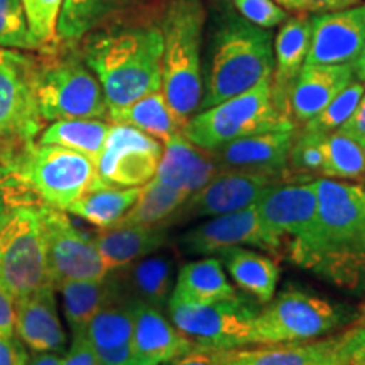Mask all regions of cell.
Masks as SVG:
<instances>
[{"label": "cell", "instance_id": "cell-49", "mask_svg": "<svg viewBox=\"0 0 365 365\" xmlns=\"http://www.w3.org/2000/svg\"><path fill=\"white\" fill-rule=\"evenodd\" d=\"M16 335V314H14V301L6 291L0 287V336Z\"/></svg>", "mask_w": 365, "mask_h": 365}, {"label": "cell", "instance_id": "cell-55", "mask_svg": "<svg viewBox=\"0 0 365 365\" xmlns=\"http://www.w3.org/2000/svg\"><path fill=\"white\" fill-rule=\"evenodd\" d=\"M355 365H365V362H362V364H355Z\"/></svg>", "mask_w": 365, "mask_h": 365}, {"label": "cell", "instance_id": "cell-46", "mask_svg": "<svg viewBox=\"0 0 365 365\" xmlns=\"http://www.w3.org/2000/svg\"><path fill=\"white\" fill-rule=\"evenodd\" d=\"M61 365H97L95 352L91 349L85 330L73 333V341L68 354L63 357Z\"/></svg>", "mask_w": 365, "mask_h": 365}, {"label": "cell", "instance_id": "cell-25", "mask_svg": "<svg viewBox=\"0 0 365 365\" xmlns=\"http://www.w3.org/2000/svg\"><path fill=\"white\" fill-rule=\"evenodd\" d=\"M309 43H312V17L308 14L287 17L274 41L272 95L284 110L286 91L307 63Z\"/></svg>", "mask_w": 365, "mask_h": 365}, {"label": "cell", "instance_id": "cell-43", "mask_svg": "<svg viewBox=\"0 0 365 365\" xmlns=\"http://www.w3.org/2000/svg\"><path fill=\"white\" fill-rule=\"evenodd\" d=\"M336 354L344 365L365 362V325L357 323L354 328L335 336Z\"/></svg>", "mask_w": 365, "mask_h": 365}, {"label": "cell", "instance_id": "cell-16", "mask_svg": "<svg viewBox=\"0 0 365 365\" xmlns=\"http://www.w3.org/2000/svg\"><path fill=\"white\" fill-rule=\"evenodd\" d=\"M181 247L188 254H217L228 247H259L267 252H279L284 242L267 230L255 205L239 212L212 217L190 228L181 237Z\"/></svg>", "mask_w": 365, "mask_h": 365}, {"label": "cell", "instance_id": "cell-12", "mask_svg": "<svg viewBox=\"0 0 365 365\" xmlns=\"http://www.w3.org/2000/svg\"><path fill=\"white\" fill-rule=\"evenodd\" d=\"M255 208L272 235L289 240V257L298 264L317 239V181L277 182L261 196Z\"/></svg>", "mask_w": 365, "mask_h": 365}, {"label": "cell", "instance_id": "cell-53", "mask_svg": "<svg viewBox=\"0 0 365 365\" xmlns=\"http://www.w3.org/2000/svg\"><path fill=\"white\" fill-rule=\"evenodd\" d=\"M225 365H239V364H237V360H235V354H234V357L228 360V362H227Z\"/></svg>", "mask_w": 365, "mask_h": 365}, {"label": "cell", "instance_id": "cell-54", "mask_svg": "<svg viewBox=\"0 0 365 365\" xmlns=\"http://www.w3.org/2000/svg\"><path fill=\"white\" fill-rule=\"evenodd\" d=\"M137 365H154V364H137Z\"/></svg>", "mask_w": 365, "mask_h": 365}, {"label": "cell", "instance_id": "cell-36", "mask_svg": "<svg viewBox=\"0 0 365 365\" xmlns=\"http://www.w3.org/2000/svg\"><path fill=\"white\" fill-rule=\"evenodd\" d=\"M322 178L364 181V145L341 130L328 134L325 139V170H323Z\"/></svg>", "mask_w": 365, "mask_h": 365}, {"label": "cell", "instance_id": "cell-6", "mask_svg": "<svg viewBox=\"0 0 365 365\" xmlns=\"http://www.w3.org/2000/svg\"><path fill=\"white\" fill-rule=\"evenodd\" d=\"M12 163L29 188L48 207L63 210L98 188L95 161L76 150L31 140L11 144Z\"/></svg>", "mask_w": 365, "mask_h": 365}, {"label": "cell", "instance_id": "cell-31", "mask_svg": "<svg viewBox=\"0 0 365 365\" xmlns=\"http://www.w3.org/2000/svg\"><path fill=\"white\" fill-rule=\"evenodd\" d=\"M63 294V309L71 331H83L91 318L108 304L117 303L118 289L113 279L65 281L58 286Z\"/></svg>", "mask_w": 365, "mask_h": 365}, {"label": "cell", "instance_id": "cell-13", "mask_svg": "<svg viewBox=\"0 0 365 365\" xmlns=\"http://www.w3.org/2000/svg\"><path fill=\"white\" fill-rule=\"evenodd\" d=\"M39 213L46 262L54 287L65 281H102L107 277L110 271L93 240L86 239L63 210L43 205Z\"/></svg>", "mask_w": 365, "mask_h": 365}, {"label": "cell", "instance_id": "cell-5", "mask_svg": "<svg viewBox=\"0 0 365 365\" xmlns=\"http://www.w3.org/2000/svg\"><path fill=\"white\" fill-rule=\"evenodd\" d=\"M294 122L272 95L271 80L193 113L182 134L205 150H217L232 140L261 132L294 129Z\"/></svg>", "mask_w": 365, "mask_h": 365}, {"label": "cell", "instance_id": "cell-41", "mask_svg": "<svg viewBox=\"0 0 365 365\" xmlns=\"http://www.w3.org/2000/svg\"><path fill=\"white\" fill-rule=\"evenodd\" d=\"M325 134L303 129L299 135H294L289 150V166L301 175H319L325 170Z\"/></svg>", "mask_w": 365, "mask_h": 365}, {"label": "cell", "instance_id": "cell-48", "mask_svg": "<svg viewBox=\"0 0 365 365\" xmlns=\"http://www.w3.org/2000/svg\"><path fill=\"white\" fill-rule=\"evenodd\" d=\"M339 130L345 132L346 135H350L352 139H355L357 143L364 145L365 143V91L362 98H360L357 108H355L349 120H346Z\"/></svg>", "mask_w": 365, "mask_h": 365}, {"label": "cell", "instance_id": "cell-44", "mask_svg": "<svg viewBox=\"0 0 365 365\" xmlns=\"http://www.w3.org/2000/svg\"><path fill=\"white\" fill-rule=\"evenodd\" d=\"M235 350L208 349V346L195 345L188 352L168 360L163 365H225L234 357Z\"/></svg>", "mask_w": 365, "mask_h": 365}, {"label": "cell", "instance_id": "cell-15", "mask_svg": "<svg viewBox=\"0 0 365 365\" xmlns=\"http://www.w3.org/2000/svg\"><path fill=\"white\" fill-rule=\"evenodd\" d=\"M277 182H282L281 178L262 173L222 170L207 186L181 205L170 223L212 218L252 207Z\"/></svg>", "mask_w": 365, "mask_h": 365}, {"label": "cell", "instance_id": "cell-22", "mask_svg": "<svg viewBox=\"0 0 365 365\" xmlns=\"http://www.w3.org/2000/svg\"><path fill=\"white\" fill-rule=\"evenodd\" d=\"M132 349L137 364L163 365L195 346L159 308L145 303H132Z\"/></svg>", "mask_w": 365, "mask_h": 365}, {"label": "cell", "instance_id": "cell-40", "mask_svg": "<svg viewBox=\"0 0 365 365\" xmlns=\"http://www.w3.org/2000/svg\"><path fill=\"white\" fill-rule=\"evenodd\" d=\"M0 46L19 51H43L31 34L21 0H0Z\"/></svg>", "mask_w": 365, "mask_h": 365}, {"label": "cell", "instance_id": "cell-38", "mask_svg": "<svg viewBox=\"0 0 365 365\" xmlns=\"http://www.w3.org/2000/svg\"><path fill=\"white\" fill-rule=\"evenodd\" d=\"M364 91L365 83L359 80H354L352 83L346 85L317 117H313L312 120L307 122V124L303 125V129L319 132V134L325 135L339 130L340 127L349 120L355 108H357Z\"/></svg>", "mask_w": 365, "mask_h": 365}, {"label": "cell", "instance_id": "cell-42", "mask_svg": "<svg viewBox=\"0 0 365 365\" xmlns=\"http://www.w3.org/2000/svg\"><path fill=\"white\" fill-rule=\"evenodd\" d=\"M232 2L245 21L264 29L281 26L289 17V12L277 6L274 0H232Z\"/></svg>", "mask_w": 365, "mask_h": 365}, {"label": "cell", "instance_id": "cell-39", "mask_svg": "<svg viewBox=\"0 0 365 365\" xmlns=\"http://www.w3.org/2000/svg\"><path fill=\"white\" fill-rule=\"evenodd\" d=\"M31 34L43 51H54L58 39V21L65 0H21Z\"/></svg>", "mask_w": 365, "mask_h": 365}, {"label": "cell", "instance_id": "cell-37", "mask_svg": "<svg viewBox=\"0 0 365 365\" xmlns=\"http://www.w3.org/2000/svg\"><path fill=\"white\" fill-rule=\"evenodd\" d=\"M39 205H43L41 200L14 166L11 144L0 143V220L16 208Z\"/></svg>", "mask_w": 365, "mask_h": 365}, {"label": "cell", "instance_id": "cell-10", "mask_svg": "<svg viewBox=\"0 0 365 365\" xmlns=\"http://www.w3.org/2000/svg\"><path fill=\"white\" fill-rule=\"evenodd\" d=\"M166 307L173 325L195 345L237 350L254 344V322L259 309L244 296L196 303L171 294Z\"/></svg>", "mask_w": 365, "mask_h": 365}, {"label": "cell", "instance_id": "cell-9", "mask_svg": "<svg viewBox=\"0 0 365 365\" xmlns=\"http://www.w3.org/2000/svg\"><path fill=\"white\" fill-rule=\"evenodd\" d=\"M39 207L16 208L0 220V287L12 301L53 284Z\"/></svg>", "mask_w": 365, "mask_h": 365}, {"label": "cell", "instance_id": "cell-21", "mask_svg": "<svg viewBox=\"0 0 365 365\" xmlns=\"http://www.w3.org/2000/svg\"><path fill=\"white\" fill-rule=\"evenodd\" d=\"M220 171L213 154L190 143L181 130L164 143L163 156L154 178L190 198Z\"/></svg>", "mask_w": 365, "mask_h": 365}, {"label": "cell", "instance_id": "cell-33", "mask_svg": "<svg viewBox=\"0 0 365 365\" xmlns=\"http://www.w3.org/2000/svg\"><path fill=\"white\" fill-rule=\"evenodd\" d=\"M139 188H93L73 202L66 212L83 220L93 223L98 228H110L117 225L135 203Z\"/></svg>", "mask_w": 365, "mask_h": 365}, {"label": "cell", "instance_id": "cell-51", "mask_svg": "<svg viewBox=\"0 0 365 365\" xmlns=\"http://www.w3.org/2000/svg\"><path fill=\"white\" fill-rule=\"evenodd\" d=\"M352 70H354L355 80L365 83V44H364L362 51H360V54L357 56V59L352 63Z\"/></svg>", "mask_w": 365, "mask_h": 365}, {"label": "cell", "instance_id": "cell-26", "mask_svg": "<svg viewBox=\"0 0 365 365\" xmlns=\"http://www.w3.org/2000/svg\"><path fill=\"white\" fill-rule=\"evenodd\" d=\"M122 269H127L122 276L124 284H120L113 277L118 294L125 289V293L132 296L134 303H145L159 309L166 307L173 289V279H175V266H173L171 255L150 254Z\"/></svg>", "mask_w": 365, "mask_h": 365}, {"label": "cell", "instance_id": "cell-52", "mask_svg": "<svg viewBox=\"0 0 365 365\" xmlns=\"http://www.w3.org/2000/svg\"><path fill=\"white\" fill-rule=\"evenodd\" d=\"M359 317H360V322L359 323H362V325H365V298H364V303L360 304V308H359Z\"/></svg>", "mask_w": 365, "mask_h": 365}, {"label": "cell", "instance_id": "cell-18", "mask_svg": "<svg viewBox=\"0 0 365 365\" xmlns=\"http://www.w3.org/2000/svg\"><path fill=\"white\" fill-rule=\"evenodd\" d=\"M294 129L261 132L232 140L220 149L210 150L220 170L262 173L282 178L287 173Z\"/></svg>", "mask_w": 365, "mask_h": 365}, {"label": "cell", "instance_id": "cell-35", "mask_svg": "<svg viewBox=\"0 0 365 365\" xmlns=\"http://www.w3.org/2000/svg\"><path fill=\"white\" fill-rule=\"evenodd\" d=\"M186 200H188V196L185 193L164 185L158 178H153V180L140 186L135 203L132 205V208L118 223L168 227L173 215L181 208V205Z\"/></svg>", "mask_w": 365, "mask_h": 365}, {"label": "cell", "instance_id": "cell-11", "mask_svg": "<svg viewBox=\"0 0 365 365\" xmlns=\"http://www.w3.org/2000/svg\"><path fill=\"white\" fill-rule=\"evenodd\" d=\"M39 58L0 46V143L26 144L43 132L36 98Z\"/></svg>", "mask_w": 365, "mask_h": 365}, {"label": "cell", "instance_id": "cell-24", "mask_svg": "<svg viewBox=\"0 0 365 365\" xmlns=\"http://www.w3.org/2000/svg\"><path fill=\"white\" fill-rule=\"evenodd\" d=\"M91 240L107 264L108 271H118L161 249L166 244L168 234L166 225L117 223L110 228H103Z\"/></svg>", "mask_w": 365, "mask_h": 365}, {"label": "cell", "instance_id": "cell-32", "mask_svg": "<svg viewBox=\"0 0 365 365\" xmlns=\"http://www.w3.org/2000/svg\"><path fill=\"white\" fill-rule=\"evenodd\" d=\"M110 127V120L103 118H65L46 127L38 143L61 145L97 161Z\"/></svg>", "mask_w": 365, "mask_h": 365}, {"label": "cell", "instance_id": "cell-3", "mask_svg": "<svg viewBox=\"0 0 365 365\" xmlns=\"http://www.w3.org/2000/svg\"><path fill=\"white\" fill-rule=\"evenodd\" d=\"M272 39L269 29L245 21L240 14H228L213 36L212 59L198 112L271 80Z\"/></svg>", "mask_w": 365, "mask_h": 365}, {"label": "cell", "instance_id": "cell-23", "mask_svg": "<svg viewBox=\"0 0 365 365\" xmlns=\"http://www.w3.org/2000/svg\"><path fill=\"white\" fill-rule=\"evenodd\" d=\"M134 313L132 304H108L90 319L85 328L97 365H137L132 349Z\"/></svg>", "mask_w": 365, "mask_h": 365}, {"label": "cell", "instance_id": "cell-1", "mask_svg": "<svg viewBox=\"0 0 365 365\" xmlns=\"http://www.w3.org/2000/svg\"><path fill=\"white\" fill-rule=\"evenodd\" d=\"M317 195V239L298 266L355 289L365 281V188L319 178Z\"/></svg>", "mask_w": 365, "mask_h": 365}, {"label": "cell", "instance_id": "cell-20", "mask_svg": "<svg viewBox=\"0 0 365 365\" xmlns=\"http://www.w3.org/2000/svg\"><path fill=\"white\" fill-rule=\"evenodd\" d=\"M54 284H46L26 298L14 301L16 333L34 352H59L66 346V333L59 322Z\"/></svg>", "mask_w": 365, "mask_h": 365}, {"label": "cell", "instance_id": "cell-19", "mask_svg": "<svg viewBox=\"0 0 365 365\" xmlns=\"http://www.w3.org/2000/svg\"><path fill=\"white\" fill-rule=\"evenodd\" d=\"M354 80L352 65H304L286 91L291 120L307 124Z\"/></svg>", "mask_w": 365, "mask_h": 365}, {"label": "cell", "instance_id": "cell-7", "mask_svg": "<svg viewBox=\"0 0 365 365\" xmlns=\"http://www.w3.org/2000/svg\"><path fill=\"white\" fill-rule=\"evenodd\" d=\"M36 98L44 122L65 118H103L108 107L103 90L83 56L76 53L54 54L39 59L36 78Z\"/></svg>", "mask_w": 365, "mask_h": 365}, {"label": "cell", "instance_id": "cell-17", "mask_svg": "<svg viewBox=\"0 0 365 365\" xmlns=\"http://www.w3.org/2000/svg\"><path fill=\"white\" fill-rule=\"evenodd\" d=\"M365 44V4L312 17L304 65H352Z\"/></svg>", "mask_w": 365, "mask_h": 365}, {"label": "cell", "instance_id": "cell-56", "mask_svg": "<svg viewBox=\"0 0 365 365\" xmlns=\"http://www.w3.org/2000/svg\"><path fill=\"white\" fill-rule=\"evenodd\" d=\"M364 150H365V143H364ZM364 181H365V178H364Z\"/></svg>", "mask_w": 365, "mask_h": 365}, {"label": "cell", "instance_id": "cell-14", "mask_svg": "<svg viewBox=\"0 0 365 365\" xmlns=\"http://www.w3.org/2000/svg\"><path fill=\"white\" fill-rule=\"evenodd\" d=\"M164 144L130 125L112 124L95 168L98 188H139L156 176Z\"/></svg>", "mask_w": 365, "mask_h": 365}, {"label": "cell", "instance_id": "cell-2", "mask_svg": "<svg viewBox=\"0 0 365 365\" xmlns=\"http://www.w3.org/2000/svg\"><path fill=\"white\" fill-rule=\"evenodd\" d=\"M81 56L100 81L108 115L161 90L163 34L156 26L91 34Z\"/></svg>", "mask_w": 365, "mask_h": 365}, {"label": "cell", "instance_id": "cell-27", "mask_svg": "<svg viewBox=\"0 0 365 365\" xmlns=\"http://www.w3.org/2000/svg\"><path fill=\"white\" fill-rule=\"evenodd\" d=\"M217 254L242 291L254 296L262 304H267L274 298L279 281L276 261L245 247H228Z\"/></svg>", "mask_w": 365, "mask_h": 365}, {"label": "cell", "instance_id": "cell-29", "mask_svg": "<svg viewBox=\"0 0 365 365\" xmlns=\"http://www.w3.org/2000/svg\"><path fill=\"white\" fill-rule=\"evenodd\" d=\"M171 294L196 303L234 299L239 296L228 281L218 257H205L182 266L178 272L175 291Z\"/></svg>", "mask_w": 365, "mask_h": 365}, {"label": "cell", "instance_id": "cell-47", "mask_svg": "<svg viewBox=\"0 0 365 365\" xmlns=\"http://www.w3.org/2000/svg\"><path fill=\"white\" fill-rule=\"evenodd\" d=\"M29 355L21 339L0 336V365H27Z\"/></svg>", "mask_w": 365, "mask_h": 365}, {"label": "cell", "instance_id": "cell-30", "mask_svg": "<svg viewBox=\"0 0 365 365\" xmlns=\"http://www.w3.org/2000/svg\"><path fill=\"white\" fill-rule=\"evenodd\" d=\"M108 120L112 124H124L139 129L163 144L182 130V125L178 122L161 90L150 91L122 110L110 113Z\"/></svg>", "mask_w": 365, "mask_h": 365}, {"label": "cell", "instance_id": "cell-4", "mask_svg": "<svg viewBox=\"0 0 365 365\" xmlns=\"http://www.w3.org/2000/svg\"><path fill=\"white\" fill-rule=\"evenodd\" d=\"M207 12L200 0H173L164 16L161 91L185 127L203 98L202 39Z\"/></svg>", "mask_w": 365, "mask_h": 365}, {"label": "cell", "instance_id": "cell-45", "mask_svg": "<svg viewBox=\"0 0 365 365\" xmlns=\"http://www.w3.org/2000/svg\"><path fill=\"white\" fill-rule=\"evenodd\" d=\"M287 12L296 14H327L359 6L360 0H274Z\"/></svg>", "mask_w": 365, "mask_h": 365}, {"label": "cell", "instance_id": "cell-8", "mask_svg": "<svg viewBox=\"0 0 365 365\" xmlns=\"http://www.w3.org/2000/svg\"><path fill=\"white\" fill-rule=\"evenodd\" d=\"M349 307L301 289H286L261 309L254 322V344L309 341L354 322Z\"/></svg>", "mask_w": 365, "mask_h": 365}, {"label": "cell", "instance_id": "cell-28", "mask_svg": "<svg viewBox=\"0 0 365 365\" xmlns=\"http://www.w3.org/2000/svg\"><path fill=\"white\" fill-rule=\"evenodd\" d=\"M239 365H344L336 354L335 336L312 344H276L266 349L235 350Z\"/></svg>", "mask_w": 365, "mask_h": 365}, {"label": "cell", "instance_id": "cell-34", "mask_svg": "<svg viewBox=\"0 0 365 365\" xmlns=\"http://www.w3.org/2000/svg\"><path fill=\"white\" fill-rule=\"evenodd\" d=\"M129 0H65L58 21V39L76 43L124 9Z\"/></svg>", "mask_w": 365, "mask_h": 365}, {"label": "cell", "instance_id": "cell-50", "mask_svg": "<svg viewBox=\"0 0 365 365\" xmlns=\"http://www.w3.org/2000/svg\"><path fill=\"white\" fill-rule=\"evenodd\" d=\"M63 357L59 352H36L27 360V365H61Z\"/></svg>", "mask_w": 365, "mask_h": 365}]
</instances>
